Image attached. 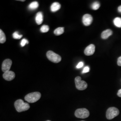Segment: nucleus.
<instances>
[{"instance_id": "obj_24", "label": "nucleus", "mask_w": 121, "mask_h": 121, "mask_svg": "<svg viewBox=\"0 0 121 121\" xmlns=\"http://www.w3.org/2000/svg\"><path fill=\"white\" fill-rule=\"evenodd\" d=\"M117 65L119 66H121V56H120L117 59Z\"/></svg>"}, {"instance_id": "obj_7", "label": "nucleus", "mask_w": 121, "mask_h": 121, "mask_svg": "<svg viewBox=\"0 0 121 121\" xmlns=\"http://www.w3.org/2000/svg\"><path fill=\"white\" fill-rule=\"evenodd\" d=\"M12 64V61L9 59H7L4 60L2 63L1 69L3 72L4 73L9 71Z\"/></svg>"}, {"instance_id": "obj_16", "label": "nucleus", "mask_w": 121, "mask_h": 121, "mask_svg": "<svg viewBox=\"0 0 121 121\" xmlns=\"http://www.w3.org/2000/svg\"><path fill=\"white\" fill-rule=\"evenodd\" d=\"M113 23L114 25L117 27H121V18L117 17L113 20Z\"/></svg>"}, {"instance_id": "obj_14", "label": "nucleus", "mask_w": 121, "mask_h": 121, "mask_svg": "<svg viewBox=\"0 0 121 121\" xmlns=\"http://www.w3.org/2000/svg\"><path fill=\"white\" fill-rule=\"evenodd\" d=\"M64 28L63 27H58L54 31V33L56 35H59L64 33Z\"/></svg>"}, {"instance_id": "obj_23", "label": "nucleus", "mask_w": 121, "mask_h": 121, "mask_svg": "<svg viewBox=\"0 0 121 121\" xmlns=\"http://www.w3.org/2000/svg\"><path fill=\"white\" fill-rule=\"evenodd\" d=\"M84 64H83V62L82 61H81V62H79L78 63V65H77L76 66V68H78V69H79V68H82V66H83Z\"/></svg>"}, {"instance_id": "obj_13", "label": "nucleus", "mask_w": 121, "mask_h": 121, "mask_svg": "<svg viewBox=\"0 0 121 121\" xmlns=\"http://www.w3.org/2000/svg\"><path fill=\"white\" fill-rule=\"evenodd\" d=\"M60 7L61 6L60 4H59L58 2H54L51 6V10L52 12H56L60 9Z\"/></svg>"}, {"instance_id": "obj_4", "label": "nucleus", "mask_w": 121, "mask_h": 121, "mask_svg": "<svg viewBox=\"0 0 121 121\" xmlns=\"http://www.w3.org/2000/svg\"><path fill=\"white\" fill-rule=\"evenodd\" d=\"M119 113V111L117 108L115 107H110L107 109L106 116L108 119H112L118 115Z\"/></svg>"}, {"instance_id": "obj_27", "label": "nucleus", "mask_w": 121, "mask_h": 121, "mask_svg": "<svg viewBox=\"0 0 121 121\" xmlns=\"http://www.w3.org/2000/svg\"><path fill=\"white\" fill-rule=\"evenodd\" d=\"M50 121V120H48V121Z\"/></svg>"}, {"instance_id": "obj_19", "label": "nucleus", "mask_w": 121, "mask_h": 121, "mask_svg": "<svg viewBox=\"0 0 121 121\" xmlns=\"http://www.w3.org/2000/svg\"><path fill=\"white\" fill-rule=\"evenodd\" d=\"M49 28L48 25H44L43 26H41V27L40 28V31L41 32L45 33V32H47L49 30Z\"/></svg>"}, {"instance_id": "obj_2", "label": "nucleus", "mask_w": 121, "mask_h": 121, "mask_svg": "<svg viewBox=\"0 0 121 121\" xmlns=\"http://www.w3.org/2000/svg\"><path fill=\"white\" fill-rule=\"evenodd\" d=\"M41 97V94L39 92L30 93L25 96V99L29 103H35Z\"/></svg>"}, {"instance_id": "obj_3", "label": "nucleus", "mask_w": 121, "mask_h": 121, "mask_svg": "<svg viewBox=\"0 0 121 121\" xmlns=\"http://www.w3.org/2000/svg\"><path fill=\"white\" fill-rule=\"evenodd\" d=\"M48 59L53 63H57L60 62L61 58L60 55L52 51H48L46 53Z\"/></svg>"}, {"instance_id": "obj_1", "label": "nucleus", "mask_w": 121, "mask_h": 121, "mask_svg": "<svg viewBox=\"0 0 121 121\" xmlns=\"http://www.w3.org/2000/svg\"><path fill=\"white\" fill-rule=\"evenodd\" d=\"M14 106L18 112L25 111L30 108L29 104L21 99H17L15 102Z\"/></svg>"}, {"instance_id": "obj_22", "label": "nucleus", "mask_w": 121, "mask_h": 121, "mask_svg": "<svg viewBox=\"0 0 121 121\" xmlns=\"http://www.w3.org/2000/svg\"><path fill=\"white\" fill-rule=\"evenodd\" d=\"M89 70H90L89 67L87 66H86V67H85L84 68V69L82 70V73H87V72H88L89 71Z\"/></svg>"}, {"instance_id": "obj_25", "label": "nucleus", "mask_w": 121, "mask_h": 121, "mask_svg": "<svg viewBox=\"0 0 121 121\" xmlns=\"http://www.w3.org/2000/svg\"><path fill=\"white\" fill-rule=\"evenodd\" d=\"M117 95H118V96L121 97V89H120L119 91H118L117 93Z\"/></svg>"}, {"instance_id": "obj_15", "label": "nucleus", "mask_w": 121, "mask_h": 121, "mask_svg": "<svg viewBox=\"0 0 121 121\" xmlns=\"http://www.w3.org/2000/svg\"><path fill=\"white\" fill-rule=\"evenodd\" d=\"M39 7V3L37 1H33L31 2L29 5V8L31 10H34L37 9Z\"/></svg>"}, {"instance_id": "obj_26", "label": "nucleus", "mask_w": 121, "mask_h": 121, "mask_svg": "<svg viewBox=\"0 0 121 121\" xmlns=\"http://www.w3.org/2000/svg\"><path fill=\"white\" fill-rule=\"evenodd\" d=\"M118 11L119 12L121 13V5H120L118 7Z\"/></svg>"}, {"instance_id": "obj_17", "label": "nucleus", "mask_w": 121, "mask_h": 121, "mask_svg": "<svg viewBox=\"0 0 121 121\" xmlns=\"http://www.w3.org/2000/svg\"><path fill=\"white\" fill-rule=\"evenodd\" d=\"M6 41V37L3 31L0 30V43H4Z\"/></svg>"}, {"instance_id": "obj_8", "label": "nucleus", "mask_w": 121, "mask_h": 121, "mask_svg": "<svg viewBox=\"0 0 121 121\" xmlns=\"http://www.w3.org/2000/svg\"><path fill=\"white\" fill-rule=\"evenodd\" d=\"M83 24L86 26H88L90 25L92 21L93 18L91 15L89 14H86L83 15L82 19Z\"/></svg>"}, {"instance_id": "obj_21", "label": "nucleus", "mask_w": 121, "mask_h": 121, "mask_svg": "<svg viewBox=\"0 0 121 121\" xmlns=\"http://www.w3.org/2000/svg\"><path fill=\"white\" fill-rule=\"evenodd\" d=\"M28 43H29L27 39H22L20 44L22 47H24L26 44H28Z\"/></svg>"}, {"instance_id": "obj_11", "label": "nucleus", "mask_w": 121, "mask_h": 121, "mask_svg": "<svg viewBox=\"0 0 121 121\" xmlns=\"http://www.w3.org/2000/svg\"><path fill=\"white\" fill-rule=\"evenodd\" d=\"M35 22L38 25H40L43 21V15L41 12H39L37 13L35 18Z\"/></svg>"}, {"instance_id": "obj_12", "label": "nucleus", "mask_w": 121, "mask_h": 121, "mask_svg": "<svg viewBox=\"0 0 121 121\" xmlns=\"http://www.w3.org/2000/svg\"><path fill=\"white\" fill-rule=\"evenodd\" d=\"M112 30L110 29H107L103 31L101 33V38L103 39H106L112 35Z\"/></svg>"}, {"instance_id": "obj_6", "label": "nucleus", "mask_w": 121, "mask_h": 121, "mask_svg": "<svg viewBox=\"0 0 121 121\" xmlns=\"http://www.w3.org/2000/svg\"><path fill=\"white\" fill-rule=\"evenodd\" d=\"M89 111L85 108H78L75 112V116L78 118H85L89 116Z\"/></svg>"}, {"instance_id": "obj_10", "label": "nucleus", "mask_w": 121, "mask_h": 121, "mask_svg": "<svg viewBox=\"0 0 121 121\" xmlns=\"http://www.w3.org/2000/svg\"><path fill=\"white\" fill-rule=\"evenodd\" d=\"M15 76V73L12 71H8L3 74V77L7 81H11L13 79Z\"/></svg>"}, {"instance_id": "obj_20", "label": "nucleus", "mask_w": 121, "mask_h": 121, "mask_svg": "<svg viewBox=\"0 0 121 121\" xmlns=\"http://www.w3.org/2000/svg\"><path fill=\"white\" fill-rule=\"evenodd\" d=\"M22 37V35L19 34L17 31H15L13 34V37L14 39H20Z\"/></svg>"}, {"instance_id": "obj_5", "label": "nucleus", "mask_w": 121, "mask_h": 121, "mask_svg": "<svg viewBox=\"0 0 121 121\" xmlns=\"http://www.w3.org/2000/svg\"><path fill=\"white\" fill-rule=\"evenodd\" d=\"M75 83L77 89L79 90H84L87 87V84L84 81L81 80V78L77 76L75 78Z\"/></svg>"}, {"instance_id": "obj_28", "label": "nucleus", "mask_w": 121, "mask_h": 121, "mask_svg": "<svg viewBox=\"0 0 121 121\" xmlns=\"http://www.w3.org/2000/svg\"></svg>"}, {"instance_id": "obj_18", "label": "nucleus", "mask_w": 121, "mask_h": 121, "mask_svg": "<svg viewBox=\"0 0 121 121\" xmlns=\"http://www.w3.org/2000/svg\"><path fill=\"white\" fill-rule=\"evenodd\" d=\"M99 7H100V4L99 2L97 1L94 2V3H93L91 6V8L93 10H97L99 8Z\"/></svg>"}, {"instance_id": "obj_9", "label": "nucleus", "mask_w": 121, "mask_h": 121, "mask_svg": "<svg viewBox=\"0 0 121 121\" xmlns=\"http://www.w3.org/2000/svg\"><path fill=\"white\" fill-rule=\"evenodd\" d=\"M95 51V46L94 44H91L88 45L84 50V54L86 56H91L94 54Z\"/></svg>"}]
</instances>
